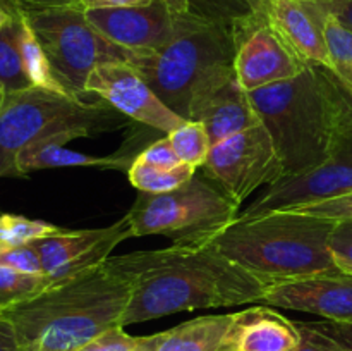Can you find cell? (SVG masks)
I'll list each match as a JSON object with an SVG mask.
<instances>
[{"mask_svg":"<svg viewBox=\"0 0 352 351\" xmlns=\"http://www.w3.org/2000/svg\"><path fill=\"white\" fill-rule=\"evenodd\" d=\"M113 260L133 277L122 327L188 310L258 303L270 284L229 260L213 241L134 251Z\"/></svg>","mask_w":352,"mask_h":351,"instance_id":"cell-1","label":"cell"},{"mask_svg":"<svg viewBox=\"0 0 352 351\" xmlns=\"http://www.w3.org/2000/svg\"><path fill=\"white\" fill-rule=\"evenodd\" d=\"M131 291L133 277L110 257L91 270L52 282L2 315L12 322L23 351H78L120 326Z\"/></svg>","mask_w":352,"mask_h":351,"instance_id":"cell-2","label":"cell"},{"mask_svg":"<svg viewBox=\"0 0 352 351\" xmlns=\"http://www.w3.org/2000/svg\"><path fill=\"white\" fill-rule=\"evenodd\" d=\"M254 112L275 145L285 178L322 165L344 123V95L337 76L320 64L287 81L248 92Z\"/></svg>","mask_w":352,"mask_h":351,"instance_id":"cell-3","label":"cell"},{"mask_svg":"<svg viewBox=\"0 0 352 351\" xmlns=\"http://www.w3.org/2000/svg\"><path fill=\"white\" fill-rule=\"evenodd\" d=\"M337 220L296 210L239 215L213 240L220 253L267 281L336 270L329 241Z\"/></svg>","mask_w":352,"mask_h":351,"instance_id":"cell-4","label":"cell"},{"mask_svg":"<svg viewBox=\"0 0 352 351\" xmlns=\"http://www.w3.org/2000/svg\"><path fill=\"white\" fill-rule=\"evenodd\" d=\"M234 57L232 28L189 10L177 14V31L167 47L153 54H138L131 65L168 109L188 119L192 96L234 71Z\"/></svg>","mask_w":352,"mask_h":351,"instance_id":"cell-5","label":"cell"},{"mask_svg":"<svg viewBox=\"0 0 352 351\" xmlns=\"http://www.w3.org/2000/svg\"><path fill=\"white\" fill-rule=\"evenodd\" d=\"M131 123L103 100L74 98L36 86L3 93L0 95V178H21L17 157L43 138L60 133L89 138Z\"/></svg>","mask_w":352,"mask_h":351,"instance_id":"cell-6","label":"cell"},{"mask_svg":"<svg viewBox=\"0 0 352 351\" xmlns=\"http://www.w3.org/2000/svg\"><path fill=\"white\" fill-rule=\"evenodd\" d=\"M237 205L205 176L167 193H141L127 212L134 236H165L177 246L213 241L239 217Z\"/></svg>","mask_w":352,"mask_h":351,"instance_id":"cell-7","label":"cell"},{"mask_svg":"<svg viewBox=\"0 0 352 351\" xmlns=\"http://www.w3.org/2000/svg\"><path fill=\"white\" fill-rule=\"evenodd\" d=\"M40 40L55 76L74 98L88 100L86 81L102 64H133L138 54L103 36L74 6L23 14Z\"/></svg>","mask_w":352,"mask_h":351,"instance_id":"cell-8","label":"cell"},{"mask_svg":"<svg viewBox=\"0 0 352 351\" xmlns=\"http://www.w3.org/2000/svg\"><path fill=\"white\" fill-rule=\"evenodd\" d=\"M203 169L206 178L237 205H243L261 186H270L285 178L274 141L261 123L213 145Z\"/></svg>","mask_w":352,"mask_h":351,"instance_id":"cell-9","label":"cell"},{"mask_svg":"<svg viewBox=\"0 0 352 351\" xmlns=\"http://www.w3.org/2000/svg\"><path fill=\"white\" fill-rule=\"evenodd\" d=\"M347 193H352V117L346 110L339 138L330 157L311 171L270 184L267 191L254 200L241 215L254 217L277 210H294Z\"/></svg>","mask_w":352,"mask_h":351,"instance_id":"cell-10","label":"cell"},{"mask_svg":"<svg viewBox=\"0 0 352 351\" xmlns=\"http://www.w3.org/2000/svg\"><path fill=\"white\" fill-rule=\"evenodd\" d=\"M232 34L236 40L234 71L244 92L287 81L306 67V62L272 26L267 12L250 10L234 24Z\"/></svg>","mask_w":352,"mask_h":351,"instance_id":"cell-11","label":"cell"},{"mask_svg":"<svg viewBox=\"0 0 352 351\" xmlns=\"http://www.w3.org/2000/svg\"><path fill=\"white\" fill-rule=\"evenodd\" d=\"M86 93L103 100L133 123L168 134L184 117L168 109L136 67L126 62L102 64L89 74Z\"/></svg>","mask_w":352,"mask_h":351,"instance_id":"cell-12","label":"cell"},{"mask_svg":"<svg viewBox=\"0 0 352 351\" xmlns=\"http://www.w3.org/2000/svg\"><path fill=\"white\" fill-rule=\"evenodd\" d=\"M129 237H133V229L126 213L109 227L82 231L64 229L54 236L33 241V244L50 282H60L102 265L109 260L117 244Z\"/></svg>","mask_w":352,"mask_h":351,"instance_id":"cell-13","label":"cell"},{"mask_svg":"<svg viewBox=\"0 0 352 351\" xmlns=\"http://www.w3.org/2000/svg\"><path fill=\"white\" fill-rule=\"evenodd\" d=\"M261 303L315 313L325 320L352 322V274L336 268L305 277L272 281Z\"/></svg>","mask_w":352,"mask_h":351,"instance_id":"cell-14","label":"cell"},{"mask_svg":"<svg viewBox=\"0 0 352 351\" xmlns=\"http://www.w3.org/2000/svg\"><path fill=\"white\" fill-rule=\"evenodd\" d=\"M85 16L103 36L140 55L167 47L177 31V14L160 0L138 7L89 9Z\"/></svg>","mask_w":352,"mask_h":351,"instance_id":"cell-15","label":"cell"},{"mask_svg":"<svg viewBox=\"0 0 352 351\" xmlns=\"http://www.w3.org/2000/svg\"><path fill=\"white\" fill-rule=\"evenodd\" d=\"M188 119L205 124L212 147L261 123L236 71L226 72L199 89L191 100Z\"/></svg>","mask_w":352,"mask_h":351,"instance_id":"cell-16","label":"cell"},{"mask_svg":"<svg viewBox=\"0 0 352 351\" xmlns=\"http://www.w3.org/2000/svg\"><path fill=\"white\" fill-rule=\"evenodd\" d=\"M267 17L306 64L332 69L323 38V14L313 0H272Z\"/></svg>","mask_w":352,"mask_h":351,"instance_id":"cell-17","label":"cell"},{"mask_svg":"<svg viewBox=\"0 0 352 351\" xmlns=\"http://www.w3.org/2000/svg\"><path fill=\"white\" fill-rule=\"evenodd\" d=\"M299 343L298 323L267 305L234 313L223 351H294Z\"/></svg>","mask_w":352,"mask_h":351,"instance_id":"cell-18","label":"cell"},{"mask_svg":"<svg viewBox=\"0 0 352 351\" xmlns=\"http://www.w3.org/2000/svg\"><path fill=\"white\" fill-rule=\"evenodd\" d=\"M72 140H78V136L72 133H60L43 138V140L24 148L17 157L19 176H26L33 171H41V169L58 167H95L127 172L134 158L140 153L136 151V145L131 150L120 148L117 153L112 155H88L65 148V145Z\"/></svg>","mask_w":352,"mask_h":351,"instance_id":"cell-19","label":"cell"},{"mask_svg":"<svg viewBox=\"0 0 352 351\" xmlns=\"http://www.w3.org/2000/svg\"><path fill=\"white\" fill-rule=\"evenodd\" d=\"M234 313L205 315L153 334V351H223Z\"/></svg>","mask_w":352,"mask_h":351,"instance_id":"cell-20","label":"cell"},{"mask_svg":"<svg viewBox=\"0 0 352 351\" xmlns=\"http://www.w3.org/2000/svg\"><path fill=\"white\" fill-rule=\"evenodd\" d=\"M0 88L2 95L31 88L21 54V14L0 31Z\"/></svg>","mask_w":352,"mask_h":351,"instance_id":"cell-21","label":"cell"},{"mask_svg":"<svg viewBox=\"0 0 352 351\" xmlns=\"http://www.w3.org/2000/svg\"><path fill=\"white\" fill-rule=\"evenodd\" d=\"M21 54H23L24 71H26L31 86L48 89V92L54 93H62V95H69L57 79V76H55L40 40L36 38L33 28L30 26V23H28V19L23 14H21Z\"/></svg>","mask_w":352,"mask_h":351,"instance_id":"cell-22","label":"cell"},{"mask_svg":"<svg viewBox=\"0 0 352 351\" xmlns=\"http://www.w3.org/2000/svg\"><path fill=\"white\" fill-rule=\"evenodd\" d=\"M196 171L198 169L188 164H181L175 169H158L136 157L127 171V178L141 193H167L188 182Z\"/></svg>","mask_w":352,"mask_h":351,"instance_id":"cell-23","label":"cell"},{"mask_svg":"<svg viewBox=\"0 0 352 351\" xmlns=\"http://www.w3.org/2000/svg\"><path fill=\"white\" fill-rule=\"evenodd\" d=\"M167 138L182 164L192 165L195 169L203 167L212 150V141L205 124L186 119L181 126L170 131Z\"/></svg>","mask_w":352,"mask_h":351,"instance_id":"cell-24","label":"cell"},{"mask_svg":"<svg viewBox=\"0 0 352 351\" xmlns=\"http://www.w3.org/2000/svg\"><path fill=\"white\" fill-rule=\"evenodd\" d=\"M50 284V277L47 274H24L0 267V313L33 298Z\"/></svg>","mask_w":352,"mask_h":351,"instance_id":"cell-25","label":"cell"},{"mask_svg":"<svg viewBox=\"0 0 352 351\" xmlns=\"http://www.w3.org/2000/svg\"><path fill=\"white\" fill-rule=\"evenodd\" d=\"M60 231L64 229L45 220L28 219V217L14 215V213L0 215V244H7V246L30 244L33 241L54 236Z\"/></svg>","mask_w":352,"mask_h":351,"instance_id":"cell-26","label":"cell"},{"mask_svg":"<svg viewBox=\"0 0 352 351\" xmlns=\"http://www.w3.org/2000/svg\"><path fill=\"white\" fill-rule=\"evenodd\" d=\"M322 14L323 38H325L327 52H329L330 62H332L330 71L337 72L342 71V69H352V30L344 26L339 19H336L330 14Z\"/></svg>","mask_w":352,"mask_h":351,"instance_id":"cell-27","label":"cell"},{"mask_svg":"<svg viewBox=\"0 0 352 351\" xmlns=\"http://www.w3.org/2000/svg\"><path fill=\"white\" fill-rule=\"evenodd\" d=\"M0 267L12 268L24 274H45L40 255L33 243L17 246L0 244Z\"/></svg>","mask_w":352,"mask_h":351,"instance_id":"cell-28","label":"cell"},{"mask_svg":"<svg viewBox=\"0 0 352 351\" xmlns=\"http://www.w3.org/2000/svg\"><path fill=\"white\" fill-rule=\"evenodd\" d=\"M141 343H143V337L131 336L124 330L122 326H117L96 336L78 351H136Z\"/></svg>","mask_w":352,"mask_h":351,"instance_id":"cell-29","label":"cell"},{"mask_svg":"<svg viewBox=\"0 0 352 351\" xmlns=\"http://www.w3.org/2000/svg\"><path fill=\"white\" fill-rule=\"evenodd\" d=\"M329 246L337 267L352 274V220L337 222L330 234Z\"/></svg>","mask_w":352,"mask_h":351,"instance_id":"cell-30","label":"cell"},{"mask_svg":"<svg viewBox=\"0 0 352 351\" xmlns=\"http://www.w3.org/2000/svg\"><path fill=\"white\" fill-rule=\"evenodd\" d=\"M296 212L308 213V215L323 217V219H332L337 222L342 220H352V193L337 196V198L325 200V202L313 203V205H305L294 209Z\"/></svg>","mask_w":352,"mask_h":351,"instance_id":"cell-31","label":"cell"},{"mask_svg":"<svg viewBox=\"0 0 352 351\" xmlns=\"http://www.w3.org/2000/svg\"><path fill=\"white\" fill-rule=\"evenodd\" d=\"M138 158L143 160L144 164L153 165V167L158 169H175L182 164L167 136L160 138V140L153 141L148 147H144L138 153Z\"/></svg>","mask_w":352,"mask_h":351,"instance_id":"cell-32","label":"cell"},{"mask_svg":"<svg viewBox=\"0 0 352 351\" xmlns=\"http://www.w3.org/2000/svg\"><path fill=\"white\" fill-rule=\"evenodd\" d=\"M309 327L318 330L325 337L337 344L342 351H352V323L336 322V320H322V322H308Z\"/></svg>","mask_w":352,"mask_h":351,"instance_id":"cell-33","label":"cell"},{"mask_svg":"<svg viewBox=\"0 0 352 351\" xmlns=\"http://www.w3.org/2000/svg\"><path fill=\"white\" fill-rule=\"evenodd\" d=\"M301 330V343L294 351H342L333 341L320 334L308 322H296Z\"/></svg>","mask_w":352,"mask_h":351,"instance_id":"cell-34","label":"cell"},{"mask_svg":"<svg viewBox=\"0 0 352 351\" xmlns=\"http://www.w3.org/2000/svg\"><path fill=\"white\" fill-rule=\"evenodd\" d=\"M320 10L330 14L346 28L352 30V0H313Z\"/></svg>","mask_w":352,"mask_h":351,"instance_id":"cell-35","label":"cell"},{"mask_svg":"<svg viewBox=\"0 0 352 351\" xmlns=\"http://www.w3.org/2000/svg\"><path fill=\"white\" fill-rule=\"evenodd\" d=\"M155 0H78L74 7L81 10L89 9H117V7H138L148 6Z\"/></svg>","mask_w":352,"mask_h":351,"instance_id":"cell-36","label":"cell"},{"mask_svg":"<svg viewBox=\"0 0 352 351\" xmlns=\"http://www.w3.org/2000/svg\"><path fill=\"white\" fill-rule=\"evenodd\" d=\"M78 0H16L17 12L26 14L33 10L55 9V7H69L74 6Z\"/></svg>","mask_w":352,"mask_h":351,"instance_id":"cell-37","label":"cell"},{"mask_svg":"<svg viewBox=\"0 0 352 351\" xmlns=\"http://www.w3.org/2000/svg\"><path fill=\"white\" fill-rule=\"evenodd\" d=\"M0 351H23L12 322L2 313H0Z\"/></svg>","mask_w":352,"mask_h":351,"instance_id":"cell-38","label":"cell"},{"mask_svg":"<svg viewBox=\"0 0 352 351\" xmlns=\"http://www.w3.org/2000/svg\"><path fill=\"white\" fill-rule=\"evenodd\" d=\"M174 14H186L191 10V0H160Z\"/></svg>","mask_w":352,"mask_h":351,"instance_id":"cell-39","label":"cell"},{"mask_svg":"<svg viewBox=\"0 0 352 351\" xmlns=\"http://www.w3.org/2000/svg\"><path fill=\"white\" fill-rule=\"evenodd\" d=\"M333 74L339 78V81L342 83L344 88H346L347 92L352 95V69H342V71H337V72H333Z\"/></svg>","mask_w":352,"mask_h":351,"instance_id":"cell-40","label":"cell"},{"mask_svg":"<svg viewBox=\"0 0 352 351\" xmlns=\"http://www.w3.org/2000/svg\"><path fill=\"white\" fill-rule=\"evenodd\" d=\"M244 2L248 3L250 10H253V12H267L272 0H244Z\"/></svg>","mask_w":352,"mask_h":351,"instance_id":"cell-41","label":"cell"},{"mask_svg":"<svg viewBox=\"0 0 352 351\" xmlns=\"http://www.w3.org/2000/svg\"><path fill=\"white\" fill-rule=\"evenodd\" d=\"M0 7H3V9L9 14H12V16H19L16 7V0H0Z\"/></svg>","mask_w":352,"mask_h":351,"instance_id":"cell-42","label":"cell"},{"mask_svg":"<svg viewBox=\"0 0 352 351\" xmlns=\"http://www.w3.org/2000/svg\"><path fill=\"white\" fill-rule=\"evenodd\" d=\"M12 17H16V16H12V14L7 12L3 7H0V31H2L3 28L10 23V21H12Z\"/></svg>","mask_w":352,"mask_h":351,"instance_id":"cell-43","label":"cell"},{"mask_svg":"<svg viewBox=\"0 0 352 351\" xmlns=\"http://www.w3.org/2000/svg\"><path fill=\"white\" fill-rule=\"evenodd\" d=\"M136 351H153V336H143V343Z\"/></svg>","mask_w":352,"mask_h":351,"instance_id":"cell-44","label":"cell"},{"mask_svg":"<svg viewBox=\"0 0 352 351\" xmlns=\"http://www.w3.org/2000/svg\"><path fill=\"white\" fill-rule=\"evenodd\" d=\"M337 79H339V78H337ZM340 86H342V83H340ZM342 93H344V100H346V110H347V114H349V116L352 117V95L349 92H347L346 88H344V86H342Z\"/></svg>","mask_w":352,"mask_h":351,"instance_id":"cell-45","label":"cell"},{"mask_svg":"<svg viewBox=\"0 0 352 351\" xmlns=\"http://www.w3.org/2000/svg\"><path fill=\"white\" fill-rule=\"evenodd\" d=\"M0 95H2V88H0Z\"/></svg>","mask_w":352,"mask_h":351,"instance_id":"cell-46","label":"cell"},{"mask_svg":"<svg viewBox=\"0 0 352 351\" xmlns=\"http://www.w3.org/2000/svg\"><path fill=\"white\" fill-rule=\"evenodd\" d=\"M351 323H352V322H351Z\"/></svg>","mask_w":352,"mask_h":351,"instance_id":"cell-47","label":"cell"}]
</instances>
